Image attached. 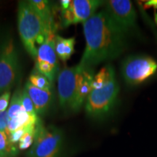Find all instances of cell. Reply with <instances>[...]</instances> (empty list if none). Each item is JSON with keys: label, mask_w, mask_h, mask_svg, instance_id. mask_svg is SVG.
Wrapping results in <instances>:
<instances>
[{"label": "cell", "mask_w": 157, "mask_h": 157, "mask_svg": "<svg viewBox=\"0 0 157 157\" xmlns=\"http://www.w3.org/2000/svg\"><path fill=\"white\" fill-rule=\"evenodd\" d=\"M9 119H10L7 110L0 113V131L1 132H6L7 125H8Z\"/></svg>", "instance_id": "cell-21"}, {"label": "cell", "mask_w": 157, "mask_h": 157, "mask_svg": "<svg viewBox=\"0 0 157 157\" xmlns=\"http://www.w3.org/2000/svg\"><path fill=\"white\" fill-rule=\"evenodd\" d=\"M119 92L114 68L103 86L99 89L92 90L84 103L87 115L90 119L102 120L112 111L117 103Z\"/></svg>", "instance_id": "cell-3"}, {"label": "cell", "mask_w": 157, "mask_h": 157, "mask_svg": "<svg viewBox=\"0 0 157 157\" xmlns=\"http://www.w3.org/2000/svg\"><path fill=\"white\" fill-rule=\"evenodd\" d=\"M29 82L33 86L39 88V89L52 90V84L49 81L48 78L39 73L36 69H34L31 72V75L29 76Z\"/></svg>", "instance_id": "cell-17"}, {"label": "cell", "mask_w": 157, "mask_h": 157, "mask_svg": "<svg viewBox=\"0 0 157 157\" xmlns=\"http://www.w3.org/2000/svg\"><path fill=\"white\" fill-rule=\"evenodd\" d=\"M17 28L23 45L32 58L36 60L38 48L48 33L40 16L29 5L28 1H20L17 7Z\"/></svg>", "instance_id": "cell-2"}, {"label": "cell", "mask_w": 157, "mask_h": 157, "mask_svg": "<svg viewBox=\"0 0 157 157\" xmlns=\"http://www.w3.org/2000/svg\"><path fill=\"white\" fill-rule=\"evenodd\" d=\"M82 24L86 46L78 63L82 68H93L96 65L118 58L126 49L127 35L104 9Z\"/></svg>", "instance_id": "cell-1"}, {"label": "cell", "mask_w": 157, "mask_h": 157, "mask_svg": "<svg viewBox=\"0 0 157 157\" xmlns=\"http://www.w3.org/2000/svg\"><path fill=\"white\" fill-rule=\"evenodd\" d=\"M103 9L127 36L137 29L136 12L129 0H109L105 2Z\"/></svg>", "instance_id": "cell-8"}, {"label": "cell", "mask_w": 157, "mask_h": 157, "mask_svg": "<svg viewBox=\"0 0 157 157\" xmlns=\"http://www.w3.org/2000/svg\"><path fill=\"white\" fill-rule=\"evenodd\" d=\"M11 93L10 91L5 92L0 95V113L7 111L10 103Z\"/></svg>", "instance_id": "cell-20"}, {"label": "cell", "mask_w": 157, "mask_h": 157, "mask_svg": "<svg viewBox=\"0 0 157 157\" xmlns=\"http://www.w3.org/2000/svg\"><path fill=\"white\" fill-rule=\"evenodd\" d=\"M19 74V58L13 39L7 36L0 43V95L10 91Z\"/></svg>", "instance_id": "cell-5"}, {"label": "cell", "mask_w": 157, "mask_h": 157, "mask_svg": "<svg viewBox=\"0 0 157 157\" xmlns=\"http://www.w3.org/2000/svg\"><path fill=\"white\" fill-rule=\"evenodd\" d=\"M24 89L32 100L38 115H44L50 109L52 101V90H42L33 86L29 81L25 84Z\"/></svg>", "instance_id": "cell-10"}, {"label": "cell", "mask_w": 157, "mask_h": 157, "mask_svg": "<svg viewBox=\"0 0 157 157\" xmlns=\"http://www.w3.org/2000/svg\"><path fill=\"white\" fill-rule=\"evenodd\" d=\"M22 105L23 109L29 115L32 116V117H38L32 100L31 99L30 96L24 88L22 90Z\"/></svg>", "instance_id": "cell-19"}, {"label": "cell", "mask_w": 157, "mask_h": 157, "mask_svg": "<svg viewBox=\"0 0 157 157\" xmlns=\"http://www.w3.org/2000/svg\"><path fill=\"white\" fill-rule=\"evenodd\" d=\"M82 68L79 65L63 68L57 76V92L59 104L66 112H73L76 94Z\"/></svg>", "instance_id": "cell-6"}, {"label": "cell", "mask_w": 157, "mask_h": 157, "mask_svg": "<svg viewBox=\"0 0 157 157\" xmlns=\"http://www.w3.org/2000/svg\"><path fill=\"white\" fill-rule=\"evenodd\" d=\"M64 148L63 132L53 125L45 126L39 119L36 124L34 143L27 157H61Z\"/></svg>", "instance_id": "cell-4"}, {"label": "cell", "mask_w": 157, "mask_h": 157, "mask_svg": "<svg viewBox=\"0 0 157 157\" xmlns=\"http://www.w3.org/2000/svg\"><path fill=\"white\" fill-rule=\"evenodd\" d=\"M55 30L52 29L48 33L44 42L39 47L36 62H45L58 68V56L56 52V37Z\"/></svg>", "instance_id": "cell-12"}, {"label": "cell", "mask_w": 157, "mask_h": 157, "mask_svg": "<svg viewBox=\"0 0 157 157\" xmlns=\"http://www.w3.org/2000/svg\"><path fill=\"white\" fill-rule=\"evenodd\" d=\"M75 46V39L63 38L57 35L56 37V52L57 56L62 61H66L70 59L74 52Z\"/></svg>", "instance_id": "cell-14"}, {"label": "cell", "mask_w": 157, "mask_h": 157, "mask_svg": "<svg viewBox=\"0 0 157 157\" xmlns=\"http://www.w3.org/2000/svg\"><path fill=\"white\" fill-rule=\"evenodd\" d=\"M25 110L22 105V90L17 89L12 96L10 103L7 111H8L9 119H13L23 113Z\"/></svg>", "instance_id": "cell-16"}, {"label": "cell", "mask_w": 157, "mask_h": 157, "mask_svg": "<svg viewBox=\"0 0 157 157\" xmlns=\"http://www.w3.org/2000/svg\"><path fill=\"white\" fill-rule=\"evenodd\" d=\"M71 0H61V1L60 2L61 13L62 12L66 11V10L68 9V7H69V6L71 5Z\"/></svg>", "instance_id": "cell-22"}, {"label": "cell", "mask_w": 157, "mask_h": 157, "mask_svg": "<svg viewBox=\"0 0 157 157\" xmlns=\"http://www.w3.org/2000/svg\"><path fill=\"white\" fill-rule=\"evenodd\" d=\"M17 145L10 141L5 132L0 131V157H17Z\"/></svg>", "instance_id": "cell-15"}, {"label": "cell", "mask_w": 157, "mask_h": 157, "mask_svg": "<svg viewBox=\"0 0 157 157\" xmlns=\"http://www.w3.org/2000/svg\"><path fill=\"white\" fill-rule=\"evenodd\" d=\"M94 76L95 74H94L93 68H82L76 94L75 102H74V113L78 112L85 103L88 95L92 91V84H93Z\"/></svg>", "instance_id": "cell-11"}, {"label": "cell", "mask_w": 157, "mask_h": 157, "mask_svg": "<svg viewBox=\"0 0 157 157\" xmlns=\"http://www.w3.org/2000/svg\"><path fill=\"white\" fill-rule=\"evenodd\" d=\"M28 2L42 18L48 33L52 29H54L53 21H52L49 1H47V0H29Z\"/></svg>", "instance_id": "cell-13"}, {"label": "cell", "mask_w": 157, "mask_h": 157, "mask_svg": "<svg viewBox=\"0 0 157 157\" xmlns=\"http://www.w3.org/2000/svg\"><path fill=\"white\" fill-rule=\"evenodd\" d=\"M101 0H71L68 10L62 12V25L68 27L87 21L97 13L98 8L105 5Z\"/></svg>", "instance_id": "cell-9"}, {"label": "cell", "mask_w": 157, "mask_h": 157, "mask_svg": "<svg viewBox=\"0 0 157 157\" xmlns=\"http://www.w3.org/2000/svg\"><path fill=\"white\" fill-rule=\"evenodd\" d=\"M35 129H36V127L29 129L28 132H26L23 135V137L19 141L18 145H17L20 150H25V149L31 148L34 143Z\"/></svg>", "instance_id": "cell-18"}, {"label": "cell", "mask_w": 157, "mask_h": 157, "mask_svg": "<svg viewBox=\"0 0 157 157\" xmlns=\"http://www.w3.org/2000/svg\"><path fill=\"white\" fill-rule=\"evenodd\" d=\"M157 70V63L146 56L127 57L121 63V74L125 82L137 85L145 82Z\"/></svg>", "instance_id": "cell-7"}, {"label": "cell", "mask_w": 157, "mask_h": 157, "mask_svg": "<svg viewBox=\"0 0 157 157\" xmlns=\"http://www.w3.org/2000/svg\"><path fill=\"white\" fill-rule=\"evenodd\" d=\"M146 7H152L154 9H157V0H152V1H148L146 3Z\"/></svg>", "instance_id": "cell-23"}, {"label": "cell", "mask_w": 157, "mask_h": 157, "mask_svg": "<svg viewBox=\"0 0 157 157\" xmlns=\"http://www.w3.org/2000/svg\"><path fill=\"white\" fill-rule=\"evenodd\" d=\"M154 20H155V22H156V23L157 24V13H156V12L154 13Z\"/></svg>", "instance_id": "cell-24"}]
</instances>
